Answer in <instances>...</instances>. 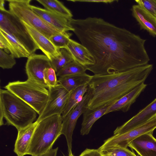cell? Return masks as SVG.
<instances>
[{"label":"cell","mask_w":156,"mask_h":156,"mask_svg":"<svg viewBox=\"0 0 156 156\" xmlns=\"http://www.w3.org/2000/svg\"><path fill=\"white\" fill-rule=\"evenodd\" d=\"M69 21L73 32L93 58L94 64L86 67L94 75L124 71L150 61L146 40L126 29L100 18H72Z\"/></svg>","instance_id":"6da1fadb"},{"label":"cell","mask_w":156,"mask_h":156,"mask_svg":"<svg viewBox=\"0 0 156 156\" xmlns=\"http://www.w3.org/2000/svg\"><path fill=\"white\" fill-rule=\"evenodd\" d=\"M153 69L152 64L115 73L94 75L88 83L87 108L91 110L112 105L144 83Z\"/></svg>","instance_id":"7a4b0ae2"},{"label":"cell","mask_w":156,"mask_h":156,"mask_svg":"<svg viewBox=\"0 0 156 156\" xmlns=\"http://www.w3.org/2000/svg\"><path fill=\"white\" fill-rule=\"evenodd\" d=\"M38 114L30 106L6 89L0 90V125L14 126L17 130L34 122Z\"/></svg>","instance_id":"3957f363"},{"label":"cell","mask_w":156,"mask_h":156,"mask_svg":"<svg viewBox=\"0 0 156 156\" xmlns=\"http://www.w3.org/2000/svg\"><path fill=\"white\" fill-rule=\"evenodd\" d=\"M62 120V115H55L38 122L27 154L41 156L52 148L54 144L61 135Z\"/></svg>","instance_id":"277c9868"},{"label":"cell","mask_w":156,"mask_h":156,"mask_svg":"<svg viewBox=\"0 0 156 156\" xmlns=\"http://www.w3.org/2000/svg\"><path fill=\"white\" fill-rule=\"evenodd\" d=\"M32 108L40 115L48 99V89L27 79L9 82L4 87Z\"/></svg>","instance_id":"5b68a950"},{"label":"cell","mask_w":156,"mask_h":156,"mask_svg":"<svg viewBox=\"0 0 156 156\" xmlns=\"http://www.w3.org/2000/svg\"><path fill=\"white\" fill-rule=\"evenodd\" d=\"M9 10L21 21L30 26L50 40L52 36L61 32L45 21L33 11L31 0H7Z\"/></svg>","instance_id":"8992f818"},{"label":"cell","mask_w":156,"mask_h":156,"mask_svg":"<svg viewBox=\"0 0 156 156\" xmlns=\"http://www.w3.org/2000/svg\"><path fill=\"white\" fill-rule=\"evenodd\" d=\"M5 1H0V28L21 42L30 53L38 48L23 23L4 7Z\"/></svg>","instance_id":"52a82bcc"},{"label":"cell","mask_w":156,"mask_h":156,"mask_svg":"<svg viewBox=\"0 0 156 156\" xmlns=\"http://www.w3.org/2000/svg\"><path fill=\"white\" fill-rule=\"evenodd\" d=\"M156 128V116L148 121L124 133L114 135L105 141L98 149L101 152L118 148H126L129 143L146 133H152Z\"/></svg>","instance_id":"ba28073f"},{"label":"cell","mask_w":156,"mask_h":156,"mask_svg":"<svg viewBox=\"0 0 156 156\" xmlns=\"http://www.w3.org/2000/svg\"><path fill=\"white\" fill-rule=\"evenodd\" d=\"M48 89L49 91L48 99L36 120L38 122L53 115H62L70 94V92L58 83L54 87H49Z\"/></svg>","instance_id":"9c48e42d"},{"label":"cell","mask_w":156,"mask_h":156,"mask_svg":"<svg viewBox=\"0 0 156 156\" xmlns=\"http://www.w3.org/2000/svg\"><path fill=\"white\" fill-rule=\"evenodd\" d=\"M52 67L51 61L45 55L34 53L28 58L25 65V71L27 79L48 89L45 81V69Z\"/></svg>","instance_id":"30bf717a"},{"label":"cell","mask_w":156,"mask_h":156,"mask_svg":"<svg viewBox=\"0 0 156 156\" xmlns=\"http://www.w3.org/2000/svg\"><path fill=\"white\" fill-rule=\"evenodd\" d=\"M87 95L86 93L82 101L72 111L62 118L61 134L66 139L69 154L72 151V135L77 120L87 109Z\"/></svg>","instance_id":"8fae6325"},{"label":"cell","mask_w":156,"mask_h":156,"mask_svg":"<svg viewBox=\"0 0 156 156\" xmlns=\"http://www.w3.org/2000/svg\"><path fill=\"white\" fill-rule=\"evenodd\" d=\"M156 116V98L122 125L114 131V135L124 133Z\"/></svg>","instance_id":"7c38bea8"},{"label":"cell","mask_w":156,"mask_h":156,"mask_svg":"<svg viewBox=\"0 0 156 156\" xmlns=\"http://www.w3.org/2000/svg\"><path fill=\"white\" fill-rule=\"evenodd\" d=\"M21 22L38 49L50 61L60 55L59 49L57 48L49 39L35 29Z\"/></svg>","instance_id":"4fadbf2b"},{"label":"cell","mask_w":156,"mask_h":156,"mask_svg":"<svg viewBox=\"0 0 156 156\" xmlns=\"http://www.w3.org/2000/svg\"><path fill=\"white\" fill-rule=\"evenodd\" d=\"M0 48L10 53L15 58H28L30 53L20 41L0 28Z\"/></svg>","instance_id":"5bb4252c"},{"label":"cell","mask_w":156,"mask_h":156,"mask_svg":"<svg viewBox=\"0 0 156 156\" xmlns=\"http://www.w3.org/2000/svg\"><path fill=\"white\" fill-rule=\"evenodd\" d=\"M31 8L33 11L45 21L61 32L73 31L74 29L70 25L69 21L70 19L45 9L32 5Z\"/></svg>","instance_id":"9a60e30c"},{"label":"cell","mask_w":156,"mask_h":156,"mask_svg":"<svg viewBox=\"0 0 156 156\" xmlns=\"http://www.w3.org/2000/svg\"><path fill=\"white\" fill-rule=\"evenodd\" d=\"M140 156H156V139L152 133L143 134L130 142L128 145Z\"/></svg>","instance_id":"2e32d148"},{"label":"cell","mask_w":156,"mask_h":156,"mask_svg":"<svg viewBox=\"0 0 156 156\" xmlns=\"http://www.w3.org/2000/svg\"><path fill=\"white\" fill-rule=\"evenodd\" d=\"M38 123L36 120L27 126L18 131L14 149V152L17 156L27 154L34 133Z\"/></svg>","instance_id":"e0dca14e"},{"label":"cell","mask_w":156,"mask_h":156,"mask_svg":"<svg viewBox=\"0 0 156 156\" xmlns=\"http://www.w3.org/2000/svg\"><path fill=\"white\" fill-rule=\"evenodd\" d=\"M147 86L146 84L143 83L135 88L112 105L108 109L106 114L117 111H121L124 112L128 111Z\"/></svg>","instance_id":"ac0fdd59"},{"label":"cell","mask_w":156,"mask_h":156,"mask_svg":"<svg viewBox=\"0 0 156 156\" xmlns=\"http://www.w3.org/2000/svg\"><path fill=\"white\" fill-rule=\"evenodd\" d=\"M69 52L74 60L86 66L93 65V58L88 50L81 44L70 39L65 48Z\"/></svg>","instance_id":"d6986e66"},{"label":"cell","mask_w":156,"mask_h":156,"mask_svg":"<svg viewBox=\"0 0 156 156\" xmlns=\"http://www.w3.org/2000/svg\"><path fill=\"white\" fill-rule=\"evenodd\" d=\"M131 10L140 29L147 31L151 35L155 37L156 20L138 5H133Z\"/></svg>","instance_id":"ffe728a7"},{"label":"cell","mask_w":156,"mask_h":156,"mask_svg":"<svg viewBox=\"0 0 156 156\" xmlns=\"http://www.w3.org/2000/svg\"><path fill=\"white\" fill-rule=\"evenodd\" d=\"M112 105L94 110L87 108L83 114L81 134L82 135L88 134L95 122L103 115L106 114L108 109Z\"/></svg>","instance_id":"44dd1931"},{"label":"cell","mask_w":156,"mask_h":156,"mask_svg":"<svg viewBox=\"0 0 156 156\" xmlns=\"http://www.w3.org/2000/svg\"><path fill=\"white\" fill-rule=\"evenodd\" d=\"M92 76L86 73L59 77L58 83L63 87L69 92L78 87L88 84Z\"/></svg>","instance_id":"7402d4cb"},{"label":"cell","mask_w":156,"mask_h":156,"mask_svg":"<svg viewBox=\"0 0 156 156\" xmlns=\"http://www.w3.org/2000/svg\"><path fill=\"white\" fill-rule=\"evenodd\" d=\"M88 84L81 86L70 92L67 103L62 114L65 117L82 101L87 92Z\"/></svg>","instance_id":"603a6c76"},{"label":"cell","mask_w":156,"mask_h":156,"mask_svg":"<svg viewBox=\"0 0 156 156\" xmlns=\"http://www.w3.org/2000/svg\"><path fill=\"white\" fill-rule=\"evenodd\" d=\"M45 9L63 16L68 19L72 18L71 11L61 2L57 0H37Z\"/></svg>","instance_id":"cb8c5ba5"},{"label":"cell","mask_w":156,"mask_h":156,"mask_svg":"<svg viewBox=\"0 0 156 156\" xmlns=\"http://www.w3.org/2000/svg\"><path fill=\"white\" fill-rule=\"evenodd\" d=\"M60 55L51 60L52 67L56 73L69 63L74 61L72 55L66 48L59 49Z\"/></svg>","instance_id":"d4e9b609"},{"label":"cell","mask_w":156,"mask_h":156,"mask_svg":"<svg viewBox=\"0 0 156 156\" xmlns=\"http://www.w3.org/2000/svg\"><path fill=\"white\" fill-rule=\"evenodd\" d=\"M87 69L75 61L67 64L56 73L57 76L61 77L86 73Z\"/></svg>","instance_id":"484cf974"},{"label":"cell","mask_w":156,"mask_h":156,"mask_svg":"<svg viewBox=\"0 0 156 156\" xmlns=\"http://www.w3.org/2000/svg\"><path fill=\"white\" fill-rule=\"evenodd\" d=\"M72 34L70 33L63 32L52 36L50 40L57 48H65L69 41Z\"/></svg>","instance_id":"4316f807"},{"label":"cell","mask_w":156,"mask_h":156,"mask_svg":"<svg viewBox=\"0 0 156 156\" xmlns=\"http://www.w3.org/2000/svg\"><path fill=\"white\" fill-rule=\"evenodd\" d=\"M15 58L0 48V67L3 69L12 68L16 64Z\"/></svg>","instance_id":"83f0119b"},{"label":"cell","mask_w":156,"mask_h":156,"mask_svg":"<svg viewBox=\"0 0 156 156\" xmlns=\"http://www.w3.org/2000/svg\"><path fill=\"white\" fill-rule=\"evenodd\" d=\"M135 2L156 20V0H136Z\"/></svg>","instance_id":"f1b7e54d"},{"label":"cell","mask_w":156,"mask_h":156,"mask_svg":"<svg viewBox=\"0 0 156 156\" xmlns=\"http://www.w3.org/2000/svg\"><path fill=\"white\" fill-rule=\"evenodd\" d=\"M105 156H136L126 148H118L102 152Z\"/></svg>","instance_id":"f546056e"},{"label":"cell","mask_w":156,"mask_h":156,"mask_svg":"<svg viewBox=\"0 0 156 156\" xmlns=\"http://www.w3.org/2000/svg\"><path fill=\"white\" fill-rule=\"evenodd\" d=\"M57 76L56 73L52 67L47 68L45 69L44 78L49 88L54 87L58 84Z\"/></svg>","instance_id":"4dcf8cb0"},{"label":"cell","mask_w":156,"mask_h":156,"mask_svg":"<svg viewBox=\"0 0 156 156\" xmlns=\"http://www.w3.org/2000/svg\"><path fill=\"white\" fill-rule=\"evenodd\" d=\"M79 156H105L98 149H86Z\"/></svg>","instance_id":"1f68e13d"},{"label":"cell","mask_w":156,"mask_h":156,"mask_svg":"<svg viewBox=\"0 0 156 156\" xmlns=\"http://www.w3.org/2000/svg\"><path fill=\"white\" fill-rule=\"evenodd\" d=\"M69 1L85 2H95V3H111L114 2L118 1L115 0H69Z\"/></svg>","instance_id":"d6a6232c"},{"label":"cell","mask_w":156,"mask_h":156,"mask_svg":"<svg viewBox=\"0 0 156 156\" xmlns=\"http://www.w3.org/2000/svg\"><path fill=\"white\" fill-rule=\"evenodd\" d=\"M58 147L55 149L51 148L46 153L41 156H56Z\"/></svg>","instance_id":"836d02e7"},{"label":"cell","mask_w":156,"mask_h":156,"mask_svg":"<svg viewBox=\"0 0 156 156\" xmlns=\"http://www.w3.org/2000/svg\"><path fill=\"white\" fill-rule=\"evenodd\" d=\"M68 156H74L73 154H69V155Z\"/></svg>","instance_id":"e575fe53"}]
</instances>
